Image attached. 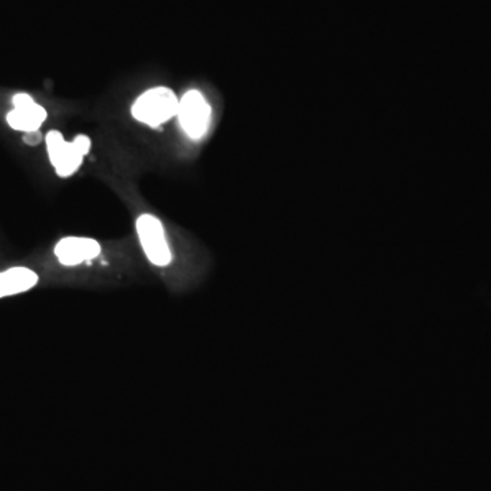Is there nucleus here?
Returning a JSON list of instances; mask_svg holds the SVG:
<instances>
[{"label": "nucleus", "instance_id": "f257e3e1", "mask_svg": "<svg viewBox=\"0 0 491 491\" xmlns=\"http://www.w3.org/2000/svg\"><path fill=\"white\" fill-rule=\"evenodd\" d=\"M178 108L179 99L177 93L167 86H158L145 91L137 99L131 108V113L136 120L156 129L177 116Z\"/></svg>", "mask_w": 491, "mask_h": 491}, {"label": "nucleus", "instance_id": "f03ea898", "mask_svg": "<svg viewBox=\"0 0 491 491\" xmlns=\"http://www.w3.org/2000/svg\"><path fill=\"white\" fill-rule=\"evenodd\" d=\"M136 231L139 235L140 245L152 265L166 268L172 263L171 247H169L166 228L160 218L150 213L139 216Z\"/></svg>", "mask_w": 491, "mask_h": 491}, {"label": "nucleus", "instance_id": "7ed1b4c3", "mask_svg": "<svg viewBox=\"0 0 491 491\" xmlns=\"http://www.w3.org/2000/svg\"><path fill=\"white\" fill-rule=\"evenodd\" d=\"M177 116L186 136L198 141L209 131L212 123V107L201 91L191 89L179 100Z\"/></svg>", "mask_w": 491, "mask_h": 491}, {"label": "nucleus", "instance_id": "20e7f679", "mask_svg": "<svg viewBox=\"0 0 491 491\" xmlns=\"http://www.w3.org/2000/svg\"><path fill=\"white\" fill-rule=\"evenodd\" d=\"M45 144L51 164L59 177H72L82 166L85 156L75 147L74 142L66 141L59 131H50L45 137Z\"/></svg>", "mask_w": 491, "mask_h": 491}, {"label": "nucleus", "instance_id": "39448f33", "mask_svg": "<svg viewBox=\"0 0 491 491\" xmlns=\"http://www.w3.org/2000/svg\"><path fill=\"white\" fill-rule=\"evenodd\" d=\"M101 255V245L93 237L67 236L55 246V255L64 266H78L96 260Z\"/></svg>", "mask_w": 491, "mask_h": 491}, {"label": "nucleus", "instance_id": "423d86ee", "mask_svg": "<svg viewBox=\"0 0 491 491\" xmlns=\"http://www.w3.org/2000/svg\"><path fill=\"white\" fill-rule=\"evenodd\" d=\"M13 105L14 110L7 115V123L14 130L24 133L39 130L47 119V111L37 104L29 94H15Z\"/></svg>", "mask_w": 491, "mask_h": 491}, {"label": "nucleus", "instance_id": "0eeeda50", "mask_svg": "<svg viewBox=\"0 0 491 491\" xmlns=\"http://www.w3.org/2000/svg\"><path fill=\"white\" fill-rule=\"evenodd\" d=\"M37 283L39 276L36 272L23 266L0 272V299L26 293L36 287Z\"/></svg>", "mask_w": 491, "mask_h": 491}, {"label": "nucleus", "instance_id": "6e6552de", "mask_svg": "<svg viewBox=\"0 0 491 491\" xmlns=\"http://www.w3.org/2000/svg\"><path fill=\"white\" fill-rule=\"evenodd\" d=\"M72 142H74L75 147L80 149V152L82 153L83 156H86L89 152H91V141L88 136L80 134V136H77L74 140H72Z\"/></svg>", "mask_w": 491, "mask_h": 491}, {"label": "nucleus", "instance_id": "1a4fd4ad", "mask_svg": "<svg viewBox=\"0 0 491 491\" xmlns=\"http://www.w3.org/2000/svg\"><path fill=\"white\" fill-rule=\"evenodd\" d=\"M42 139V133H40L39 130L29 131V133H25V137H24V141H25V144L28 145H37L40 144Z\"/></svg>", "mask_w": 491, "mask_h": 491}]
</instances>
